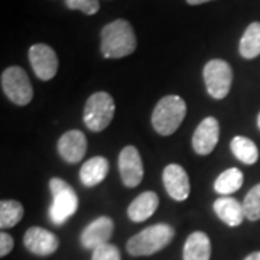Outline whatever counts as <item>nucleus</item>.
Returning a JSON list of instances; mask_svg holds the SVG:
<instances>
[{
    "mask_svg": "<svg viewBox=\"0 0 260 260\" xmlns=\"http://www.w3.org/2000/svg\"><path fill=\"white\" fill-rule=\"evenodd\" d=\"M257 127L260 129V113H259V116H257Z\"/></svg>",
    "mask_w": 260,
    "mask_h": 260,
    "instance_id": "29",
    "label": "nucleus"
},
{
    "mask_svg": "<svg viewBox=\"0 0 260 260\" xmlns=\"http://www.w3.org/2000/svg\"><path fill=\"white\" fill-rule=\"evenodd\" d=\"M164 179V186L167 189L169 197L175 201H185L189 195L191 186H189V179L186 175L185 169L178 165V164H171L164 169L162 174Z\"/></svg>",
    "mask_w": 260,
    "mask_h": 260,
    "instance_id": "13",
    "label": "nucleus"
},
{
    "mask_svg": "<svg viewBox=\"0 0 260 260\" xmlns=\"http://www.w3.org/2000/svg\"><path fill=\"white\" fill-rule=\"evenodd\" d=\"M119 171L124 186L135 188L143 179V164L138 149L135 146H126L119 155Z\"/></svg>",
    "mask_w": 260,
    "mask_h": 260,
    "instance_id": "9",
    "label": "nucleus"
},
{
    "mask_svg": "<svg viewBox=\"0 0 260 260\" xmlns=\"http://www.w3.org/2000/svg\"><path fill=\"white\" fill-rule=\"evenodd\" d=\"M203 74L207 91L213 99L221 100L227 97L233 84V70L229 62L223 59H211L205 64Z\"/></svg>",
    "mask_w": 260,
    "mask_h": 260,
    "instance_id": "7",
    "label": "nucleus"
},
{
    "mask_svg": "<svg viewBox=\"0 0 260 260\" xmlns=\"http://www.w3.org/2000/svg\"><path fill=\"white\" fill-rule=\"evenodd\" d=\"M239 52L244 59H254L260 55V22H253L246 28L240 39Z\"/></svg>",
    "mask_w": 260,
    "mask_h": 260,
    "instance_id": "19",
    "label": "nucleus"
},
{
    "mask_svg": "<svg viewBox=\"0 0 260 260\" xmlns=\"http://www.w3.org/2000/svg\"><path fill=\"white\" fill-rule=\"evenodd\" d=\"M159 197L153 191H145L138 195L127 208V215L132 221L142 223L150 218L158 210Z\"/></svg>",
    "mask_w": 260,
    "mask_h": 260,
    "instance_id": "15",
    "label": "nucleus"
},
{
    "mask_svg": "<svg viewBox=\"0 0 260 260\" xmlns=\"http://www.w3.org/2000/svg\"><path fill=\"white\" fill-rule=\"evenodd\" d=\"M243 172L237 168H230L221 172L214 182V191L220 195H230L239 191L243 185Z\"/></svg>",
    "mask_w": 260,
    "mask_h": 260,
    "instance_id": "20",
    "label": "nucleus"
},
{
    "mask_svg": "<svg viewBox=\"0 0 260 260\" xmlns=\"http://www.w3.org/2000/svg\"><path fill=\"white\" fill-rule=\"evenodd\" d=\"M230 149H232L233 155L246 165H254L259 159V149L256 146V143L249 138H244V136L233 138Z\"/></svg>",
    "mask_w": 260,
    "mask_h": 260,
    "instance_id": "21",
    "label": "nucleus"
},
{
    "mask_svg": "<svg viewBox=\"0 0 260 260\" xmlns=\"http://www.w3.org/2000/svg\"><path fill=\"white\" fill-rule=\"evenodd\" d=\"M87 152V139L81 130H68L58 140V153L68 164H78Z\"/></svg>",
    "mask_w": 260,
    "mask_h": 260,
    "instance_id": "14",
    "label": "nucleus"
},
{
    "mask_svg": "<svg viewBox=\"0 0 260 260\" xmlns=\"http://www.w3.org/2000/svg\"><path fill=\"white\" fill-rule=\"evenodd\" d=\"M114 100L106 91H97L90 95L84 106V123L91 132H103L113 120Z\"/></svg>",
    "mask_w": 260,
    "mask_h": 260,
    "instance_id": "5",
    "label": "nucleus"
},
{
    "mask_svg": "<svg viewBox=\"0 0 260 260\" xmlns=\"http://www.w3.org/2000/svg\"><path fill=\"white\" fill-rule=\"evenodd\" d=\"M220 138V124L215 117H205L198 124L192 136V148L198 155H210Z\"/></svg>",
    "mask_w": 260,
    "mask_h": 260,
    "instance_id": "10",
    "label": "nucleus"
},
{
    "mask_svg": "<svg viewBox=\"0 0 260 260\" xmlns=\"http://www.w3.org/2000/svg\"><path fill=\"white\" fill-rule=\"evenodd\" d=\"M186 114V104L179 95H167L160 99L152 113V126L156 133L169 136L175 133L184 121Z\"/></svg>",
    "mask_w": 260,
    "mask_h": 260,
    "instance_id": "3",
    "label": "nucleus"
},
{
    "mask_svg": "<svg viewBox=\"0 0 260 260\" xmlns=\"http://www.w3.org/2000/svg\"><path fill=\"white\" fill-rule=\"evenodd\" d=\"M23 205L15 200H3L0 203V227L10 229L15 227L23 217Z\"/></svg>",
    "mask_w": 260,
    "mask_h": 260,
    "instance_id": "22",
    "label": "nucleus"
},
{
    "mask_svg": "<svg viewBox=\"0 0 260 260\" xmlns=\"http://www.w3.org/2000/svg\"><path fill=\"white\" fill-rule=\"evenodd\" d=\"M114 224L110 217H99L94 221L88 224L81 233V244L84 249H97L103 244H107L109 240L112 239Z\"/></svg>",
    "mask_w": 260,
    "mask_h": 260,
    "instance_id": "11",
    "label": "nucleus"
},
{
    "mask_svg": "<svg viewBox=\"0 0 260 260\" xmlns=\"http://www.w3.org/2000/svg\"><path fill=\"white\" fill-rule=\"evenodd\" d=\"M13 246H15L13 237L8 233H2L0 234V256L5 257L6 254H9L10 251L13 250Z\"/></svg>",
    "mask_w": 260,
    "mask_h": 260,
    "instance_id": "26",
    "label": "nucleus"
},
{
    "mask_svg": "<svg viewBox=\"0 0 260 260\" xmlns=\"http://www.w3.org/2000/svg\"><path fill=\"white\" fill-rule=\"evenodd\" d=\"M67 6L73 10H81L85 15H95L100 9L99 0H65Z\"/></svg>",
    "mask_w": 260,
    "mask_h": 260,
    "instance_id": "24",
    "label": "nucleus"
},
{
    "mask_svg": "<svg viewBox=\"0 0 260 260\" xmlns=\"http://www.w3.org/2000/svg\"><path fill=\"white\" fill-rule=\"evenodd\" d=\"M244 260H260V251H254V253H250L247 257Z\"/></svg>",
    "mask_w": 260,
    "mask_h": 260,
    "instance_id": "28",
    "label": "nucleus"
},
{
    "mask_svg": "<svg viewBox=\"0 0 260 260\" xmlns=\"http://www.w3.org/2000/svg\"><path fill=\"white\" fill-rule=\"evenodd\" d=\"M109 172V160L104 156H94L88 159L80 169V181L84 186L99 185Z\"/></svg>",
    "mask_w": 260,
    "mask_h": 260,
    "instance_id": "18",
    "label": "nucleus"
},
{
    "mask_svg": "<svg viewBox=\"0 0 260 260\" xmlns=\"http://www.w3.org/2000/svg\"><path fill=\"white\" fill-rule=\"evenodd\" d=\"M184 260H210L211 242L203 232L191 233L184 244Z\"/></svg>",
    "mask_w": 260,
    "mask_h": 260,
    "instance_id": "17",
    "label": "nucleus"
},
{
    "mask_svg": "<svg viewBox=\"0 0 260 260\" xmlns=\"http://www.w3.org/2000/svg\"><path fill=\"white\" fill-rule=\"evenodd\" d=\"M174 236H175V230L169 224H153L135 234L133 237H130L126 244V249L127 253L135 257L150 256L156 251L165 249L172 242Z\"/></svg>",
    "mask_w": 260,
    "mask_h": 260,
    "instance_id": "2",
    "label": "nucleus"
},
{
    "mask_svg": "<svg viewBox=\"0 0 260 260\" xmlns=\"http://www.w3.org/2000/svg\"><path fill=\"white\" fill-rule=\"evenodd\" d=\"M243 210L246 218L250 221L260 220V184L254 185L243 200Z\"/></svg>",
    "mask_w": 260,
    "mask_h": 260,
    "instance_id": "23",
    "label": "nucleus"
},
{
    "mask_svg": "<svg viewBox=\"0 0 260 260\" xmlns=\"http://www.w3.org/2000/svg\"><path fill=\"white\" fill-rule=\"evenodd\" d=\"M29 62L35 75L42 81H49L58 71V56L51 47L45 44H35L29 49Z\"/></svg>",
    "mask_w": 260,
    "mask_h": 260,
    "instance_id": "8",
    "label": "nucleus"
},
{
    "mask_svg": "<svg viewBox=\"0 0 260 260\" xmlns=\"http://www.w3.org/2000/svg\"><path fill=\"white\" fill-rule=\"evenodd\" d=\"M213 208L217 214V217L230 227L240 225L243 220L246 218L243 204H240L237 200L230 198V197H221V198L215 200Z\"/></svg>",
    "mask_w": 260,
    "mask_h": 260,
    "instance_id": "16",
    "label": "nucleus"
},
{
    "mask_svg": "<svg viewBox=\"0 0 260 260\" xmlns=\"http://www.w3.org/2000/svg\"><path fill=\"white\" fill-rule=\"evenodd\" d=\"M91 260H121L120 251L114 244H103L100 247L94 249Z\"/></svg>",
    "mask_w": 260,
    "mask_h": 260,
    "instance_id": "25",
    "label": "nucleus"
},
{
    "mask_svg": "<svg viewBox=\"0 0 260 260\" xmlns=\"http://www.w3.org/2000/svg\"><path fill=\"white\" fill-rule=\"evenodd\" d=\"M23 244L30 253L45 257L55 253L59 246V240L54 233L48 232L42 227H30L25 233Z\"/></svg>",
    "mask_w": 260,
    "mask_h": 260,
    "instance_id": "12",
    "label": "nucleus"
},
{
    "mask_svg": "<svg viewBox=\"0 0 260 260\" xmlns=\"http://www.w3.org/2000/svg\"><path fill=\"white\" fill-rule=\"evenodd\" d=\"M136 35L127 20L117 19L102 30V54L104 58H123L135 52Z\"/></svg>",
    "mask_w": 260,
    "mask_h": 260,
    "instance_id": "1",
    "label": "nucleus"
},
{
    "mask_svg": "<svg viewBox=\"0 0 260 260\" xmlns=\"http://www.w3.org/2000/svg\"><path fill=\"white\" fill-rule=\"evenodd\" d=\"M208 2H211V0H186V3H188V5H191V6L203 5V3H208Z\"/></svg>",
    "mask_w": 260,
    "mask_h": 260,
    "instance_id": "27",
    "label": "nucleus"
},
{
    "mask_svg": "<svg viewBox=\"0 0 260 260\" xmlns=\"http://www.w3.org/2000/svg\"><path fill=\"white\" fill-rule=\"evenodd\" d=\"M2 90L16 106H26L34 99V88L28 74L20 67H9L2 73Z\"/></svg>",
    "mask_w": 260,
    "mask_h": 260,
    "instance_id": "6",
    "label": "nucleus"
},
{
    "mask_svg": "<svg viewBox=\"0 0 260 260\" xmlns=\"http://www.w3.org/2000/svg\"><path fill=\"white\" fill-rule=\"evenodd\" d=\"M49 189L52 194V204L49 207V218L55 225H61L77 213L78 197L73 189V186L61 178H52L49 181Z\"/></svg>",
    "mask_w": 260,
    "mask_h": 260,
    "instance_id": "4",
    "label": "nucleus"
}]
</instances>
